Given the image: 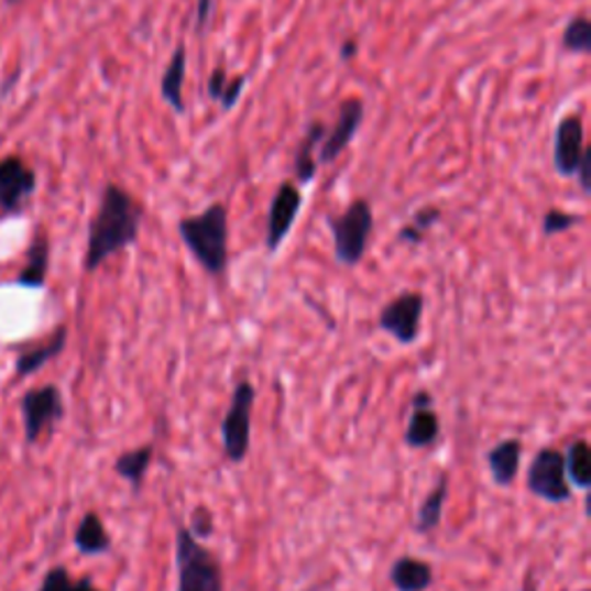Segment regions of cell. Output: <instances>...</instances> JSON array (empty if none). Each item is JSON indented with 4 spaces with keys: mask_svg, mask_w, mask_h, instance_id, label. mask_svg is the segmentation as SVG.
<instances>
[{
    "mask_svg": "<svg viewBox=\"0 0 591 591\" xmlns=\"http://www.w3.org/2000/svg\"><path fill=\"white\" fill-rule=\"evenodd\" d=\"M146 210L125 187L109 183L102 190L98 212L88 225L84 271L96 273L107 259L132 248L139 241Z\"/></svg>",
    "mask_w": 591,
    "mask_h": 591,
    "instance_id": "obj_1",
    "label": "cell"
},
{
    "mask_svg": "<svg viewBox=\"0 0 591 591\" xmlns=\"http://www.w3.org/2000/svg\"><path fill=\"white\" fill-rule=\"evenodd\" d=\"M178 233L197 264L212 277L227 273L229 266V208L222 201L210 204L197 216L183 218Z\"/></svg>",
    "mask_w": 591,
    "mask_h": 591,
    "instance_id": "obj_2",
    "label": "cell"
},
{
    "mask_svg": "<svg viewBox=\"0 0 591 591\" xmlns=\"http://www.w3.org/2000/svg\"><path fill=\"white\" fill-rule=\"evenodd\" d=\"M333 236V254L340 266L353 269L363 262L374 229V210L368 199H353L340 216L326 218Z\"/></svg>",
    "mask_w": 591,
    "mask_h": 591,
    "instance_id": "obj_3",
    "label": "cell"
},
{
    "mask_svg": "<svg viewBox=\"0 0 591 591\" xmlns=\"http://www.w3.org/2000/svg\"><path fill=\"white\" fill-rule=\"evenodd\" d=\"M176 591H225L220 561L187 527L176 529Z\"/></svg>",
    "mask_w": 591,
    "mask_h": 591,
    "instance_id": "obj_4",
    "label": "cell"
},
{
    "mask_svg": "<svg viewBox=\"0 0 591 591\" xmlns=\"http://www.w3.org/2000/svg\"><path fill=\"white\" fill-rule=\"evenodd\" d=\"M256 391L250 382H239L231 393V405L220 423L222 451L229 462L241 464L250 453L252 441V409Z\"/></svg>",
    "mask_w": 591,
    "mask_h": 591,
    "instance_id": "obj_5",
    "label": "cell"
},
{
    "mask_svg": "<svg viewBox=\"0 0 591 591\" xmlns=\"http://www.w3.org/2000/svg\"><path fill=\"white\" fill-rule=\"evenodd\" d=\"M527 490L548 504H566L573 500V488L566 479L563 453L552 446H543L527 469Z\"/></svg>",
    "mask_w": 591,
    "mask_h": 591,
    "instance_id": "obj_6",
    "label": "cell"
},
{
    "mask_svg": "<svg viewBox=\"0 0 591 591\" xmlns=\"http://www.w3.org/2000/svg\"><path fill=\"white\" fill-rule=\"evenodd\" d=\"M19 409L23 418V435H26L29 444H37L46 433L54 430L56 423L65 418L63 393L54 384L23 393Z\"/></svg>",
    "mask_w": 591,
    "mask_h": 591,
    "instance_id": "obj_7",
    "label": "cell"
},
{
    "mask_svg": "<svg viewBox=\"0 0 591 591\" xmlns=\"http://www.w3.org/2000/svg\"><path fill=\"white\" fill-rule=\"evenodd\" d=\"M425 298L420 292H402L388 300L380 313V328L400 344H414L420 336Z\"/></svg>",
    "mask_w": 591,
    "mask_h": 591,
    "instance_id": "obj_8",
    "label": "cell"
},
{
    "mask_svg": "<svg viewBox=\"0 0 591 591\" xmlns=\"http://www.w3.org/2000/svg\"><path fill=\"white\" fill-rule=\"evenodd\" d=\"M363 116H365V105L361 98L342 100L338 109V121L326 132L319 146V153H317L319 164H333L349 149L353 136L359 134Z\"/></svg>",
    "mask_w": 591,
    "mask_h": 591,
    "instance_id": "obj_9",
    "label": "cell"
},
{
    "mask_svg": "<svg viewBox=\"0 0 591 591\" xmlns=\"http://www.w3.org/2000/svg\"><path fill=\"white\" fill-rule=\"evenodd\" d=\"M589 157V149H584L582 116L571 113L561 118L555 130V169L566 178H573L582 167V162Z\"/></svg>",
    "mask_w": 591,
    "mask_h": 591,
    "instance_id": "obj_10",
    "label": "cell"
},
{
    "mask_svg": "<svg viewBox=\"0 0 591 591\" xmlns=\"http://www.w3.org/2000/svg\"><path fill=\"white\" fill-rule=\"evenodd\" d=\"M303 206V195L300 187L292 180H285L277 193L273 195L271 208H269V225H266V250L271 254H275L280 250V245L285 243V239L289 236L298 212Z\"/></svg>",
    "mask_w": 591,
    "mask_h": 591,
    "instance_id": "obj_11",
    "label": "cell"
},
{
    "mask_svg": "<svg viewBox=\"0 0 591 591\" xmlns=\"http://www.w3.org/2000/svg\"><path fill=\"white\" fill-rule=\"evenodd\" d=\"M37 185L35 172L19 155L0 160V208L6 212H19Z\"/></svg>",
    "mask_w": 591,
    "mask_h": 591,
    "instance_id": "obj_12",
    "label": "cell"
},
{
    "mask_svg": "<svg viewBox=\"0 0 591 591\" xmlns=\"http://www.w3.org/2000/svg\"><path fill=\"white\" fill-rule=\"evenodd\" d=\"M441 435V423L435 412V397L428 388H420L412 397V412L405 430V444L414 451L433 446Z\"/></svg>",
    "mask_w": 591,
    "mask_h": 591,
    "instance_id": "obj_13",
    "label": "cell"
},
{
    "mask_svg": "<svg viewBox=\"0 0 591 591\" xmlns=\"http://www.w3.org/2000/svg\"><path fill=\"white\" fill-rule=\"evenodd\" d=\"M485 462L492 474V481L496 485L500 488L513 485L519 471V462H523V441H519L517 437L496 441L485 453Z\"/></svg>",
    "mask_w": 591,
    "mask_h": 591,
    "instance_id": "obj_14",
    "label": "cell"
},
{
    "mask_svg": "<svg viewBox=\"0 0 591 591\" xmlns=\"http://www.w3.org/2000/svg\"><path fill=\"white\" fill-rule=\"evenodd\" d=\"M388 582L395 591H428L435 582V571L425 559L402 555L391 563Z\"/></svg>",
    "mask_w": 591,
    "mask_h": 591,
    "instance_id": "obj_15",
    "label": "cell"
},
{
    "mask_svg": "<svg viewBox=\"0 0 591 591\" xmlns=\"http://www.w3.org/2000/svg\"><path fill=\"white\" fill-rule=\"evenodd\" d=\"M65 347H67V326H58L50 338L21 353V357L17 359V365H14V376H17V380H23V376L35 374L46 363L54 361L56 357H61V353L65 351Z\"/></svg>",
    "mask_w": 591,
    "mask_h": 591,
    "instance_id": "obj_16",
    "label": "cell"
},
{
    "mask_svg": "<svg viewBox=\"0 0 591 591\" xmlns=\"http://www.w3.org/2000/svg\"><path fill=\"white\" fill-rule=\"evenodd\" d=\"M52 264V243L50 236L37 233L26 252V264L17 275V285L26 289H42L46 285V275H50Z\"/></svg>",
    "mask_w": 591,
    "mask_h": 591,
    "instance_id": "obj_17",
    "label": "cell"
},
{
    "mask_svg": "<svg viewBox=\"0 0 591 591\" xmlns=\"http://www.w3.org/2000/svg\"><path fill=\"white\" fill-rule=\"evenodd\" d=\"M326 132H328L326 123L313 121L310 125H307L305 136L300 139V144L296 146L294 176H296V183L298 185H307V183L315 180L317 169H319L317 153H319V146H321V141H324Z\"/></svg>",
    "mask_w": 591,
    "mask_h": 591,
    "instance_id": "obj_18",
    "label": "cell"
},
{
    "mask_svg": "<svg viewBox=\"0 0 591 591\" xmlns=\"http://www.w3.org/2000/svg\"><path fill=\"white\" fill-rule=\"evenodd\" d=\"M111 546H113V540L102 523V517L96 511L84 513V517L79 519V525L75 529V548L84 557H98V555L109 552Z\"/></svg>",
    "mask_w": 591,
    "mask_h": 591,
    "instance_id": "obj_19",
    "label": "cell"
},
{
    "mask_svg": "<svg viewBox=\"0 0 591 591\" xmlns=\"http://www.w3.org/2000/svg\"><path fill=\"white\" fill-rule=\"evenodd\" d=\"M448 485H451V477H448V471H441V474L437 477L435 488L425 494V500L418 506L416 525H414L416 534H433L441 525L444 506L448 500Z\"/></svg>",
    "mask_w": 591,
    "mask_h": 591,
    "instance_id": "obj_20",
    "label": "cell"
},
{
    "mask_svg": "<svg viewBox=\"0 0 591 591\" xmlns=\"http://www.w3.org/2000/svg\"><path fill=\"white\" fill-rule=\"evenodd\" d=\"M185 69H187V50H185V44H178L172 61L167 63V67H164L162 79H160L162 98L176 113L185 111V96H183Z\"/></svg>",
    "mask_w": 591,
    "mask_h": 591,
    "instance_id": "obj_21",
    "label": "cell"
},
{
    "mask_svg": "<svg viewBox=\"0 0 591 591\" xmlns=\"http://www.w3.org/2000/svg\"><path fill=\"white\" fill-rule=\"evenodd\" d=\"M153 458H155V446L153 444L136 446V448H130V451H125V453H121L116 458L113 471L123 481H128L134 492H139L141 485H144V481H146V474H149Z\"/></svg>",
    "mask_w": 591,
    "mask_h": 591,
    "instance_id": "obj_22",
    "label": "cell"
},
{
    "mask_svg": "<svg viewBox=\"0 0 591 591\" xmlns=\"http://www.w3.org/2000/svg\"><path fill=\"white\" fill-rule=\"evenodd\" d=\"M245 84H248V75H241V77H233L231 79L227 75V67L220 65V67H216L210 73L208 84H206V92H208L210 100L220 102L225 111H231L236 105H239Z\"/></svg>",
    "mask_w": 591,
    "mask_h": 591,
    "instance_id": "obj_23",
    "label": "cell"
},
{
    "mask_svg": "<svg viewBox=\"0 0 591 591\" xmlns=\"http://www.w3.org/2000/svg\"><path fill=\"white\" fill-rule=\"evenodd\" d=\"M563 469L566 479L571 488L589 492L591 488V448L587 439H576L563 453Z\"/></svg>",
    "mask_w": 591,
    "mask_h": 591,
    "instance_id": "obj_24",
    "label": "cell"
},
{
    "mask_svg": "<svg viewBox=\"0 0 591 591\" xmlns=\"http://www.w3.org/2000/svg\"><path fill=\"white\" fill-rule=\"evenodd\" d=\"M439 220H441V208L425 206V208L414 212V218L409 225H405L397 231V241L407 243V245H420L425 239V233H428Z\"/></svg>",
    "mask_w": 591,
    "mask_h": 591,
    "instance_id": "obj_25",
    "label": "cell"
},
{
    "mask_svg": "<svg viewBox=\"0 0 591 591\" xmlns=\"http://www.w3.org/2000/svg\"><path fill=\"white\" fill-rule=\"evenodd\" d=\"M561 46H563V52H569V54H580V56L591 54V21L584 14L566 23L563 35H561Z\"/></svg>",
    "mask_w": 591,
    "mask_h": 591,
    "instance_id": "obj_26",
    "label": "cell"
},
{
    "mask_svg": "<svg viewBox=\"0 0 591 591\" xmlns=\"http://www.w3.org/2000/svg\"><path fill=\"white\" fill-rule=\"evenodd\" d=\"M37 591H102V589L92 584L90 578L75 580L65 566H54V569L44 573Z\"/></svg>",
    "mask_w": 591,
    "mask_h": 591,
    "instance_id": "obj_27",
    "label": "cell"
},
{
    "mask_svg": "<svg viewBox=\"0 0 591 591\" xmlns=\"http://www.w3.org/2000/svg\"><path fill=\"white\" fill-rule=\"evenodd\" d=\"M580 222H582V216H576V212H566L561 208H550L546 216H543L540 229L546 236H557V233L573 229Z\"/></svg>",
    "mask_w": 591,
    "mask_h": 591,
    "instance_id": "obj_28",
    "label": "cell"
},
{
    "mask_svg": "<svg viewBox=\"0 0 591 591\" xmlns=\"http://www.w3.org/2000/svg\"><path fill=\"white\" fill-rule=\"evenodd\" d=\"M197 540H206L216 532V519H212V513L208 506H197L190 515V527H187Z\"/></svg>",
    "mask_w": 591,
    "mask_h": 591,
    "instance_id": "obj_29",
    "label": "cell"
},
{
    "mask_svg": "<svg viewBox=\"0 0 591 591\" xmlns=\"http://www.w3.org/2000/svg\"><path fill=\"white\" fill-rule=\"evenodd\" d=\"M212 12V0H197V33L201 35L210 21Z\"/></svg>",
    "mask_w": 591,
    "mask_h": 591,
    "instance_id": "obj_30",
    "label": "cell"
},
{
    "mask_svg": "<svg viewBox=\"0 0 591 591\" xmlns=\"http://www.w3.org/2000/svg\"><path fill=\"white\" fill-rule=\"evenodd\" d=\"M359 54V40L357 37H347L344 42H342V46H340V58L344 61V63H349L353 56H357Z\"/></svg>",
    "mask_w": 591,
    "mask_h": 591,
    "instance_id": "obj_31",
    "label": "cell"
},
{
    "mask_svg": "<svg viewBox=\"0 0 591 591\" xmlns=\"http://www.w3.org/2000/svg\"><path fill=\"white\" fill-rule=\"evenodd\" d=\"M519 591H540V582L529 573L523 582V587H519Z\"/></svg>",
    "mask_w": 591,
    "mask_h": 591,
    "instance_id": "obj_32",
    "label": "cell"
},
{
    "mask_svg": "<svg viewBox=\"0 0 591 591\" xmlns=\"http://www.w3.org/2000/svg\"><path fill=\"white\" fill-rule=\"evenodd\" d=\"M8 3H19V0H8Z\"/></svg>",
    "mask_w": 591,
    "mask_h": 591,
    "instance_id": "obj_33",
    "label": "cell"
}]
</instances>
